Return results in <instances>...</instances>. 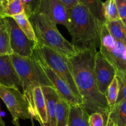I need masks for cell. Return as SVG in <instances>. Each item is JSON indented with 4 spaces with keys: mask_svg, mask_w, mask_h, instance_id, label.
<instances>
[{
    "mask_svg": "<svg viewBox=\"0 0 126 126\" xmlns=\"http://www.w3.org/2000/svg\"><path fill=\"white\" fill-rule=\"evenodd\" d=\"M11 0H7V1H8V2H9V1H11Z\"/></svg>",
    "mask_w": 126,
    "mask_h": 126,
    "instance_id": "cell-37",
    "label": "cell"
},
{
    "mask_svg": "<svg viewBox=\"0 0 126 126\" xmlns=\"http://www.w3.org/2000/svg\"><path fill=\"white\" fill-rule=\"evenodd\" d=\"M101 22L89 9L80 4L68 10L66 28L71 36L72 44L78 49L99 46Z\"/></svg>",
    "mask_w": 126,
    "mask_h": 126,
    "instance_id": "cell-2",
    "label": "cell"
},
{
    "mask_svg": "<svg viewBox=\"0 0 126 126\" xmlns=\"http://www.w3.org/2000/svg\"><path fill=\"white\" fill-rule=\"evenodd\" d=\"M105 23L109 33L116 40L126 44V27L121 19Z\"/></svg>",
    "mask_w": 126,
    "mask_h": 126,
    "instance_id": "cell-17",
    "label": "cell"
},
{
    "mask_svg": "<svg viewBox=\"0 0 126 126\" xmlns=\"http://www.w3.org/2000/svg\"><path fill=\"white\" fill-rule=\"evenodd\" d=\"M79 4L89 9L91 13L100 21L105 22L103 16V2L101 0H78Z\"/></svg>",
    "mask_w": 126,
    "mask_h": 126,
    "instance_id": "cell-20",
    "label": "cell"
},
{
    "mask_svg": "<svg viewBox=\"0 0 126 126\" xmlns=\"http://www.w3.org/2000/svg\"><path fill=\"white\" fill-rule=\"evenodd\" d=\"M0 85L14 87L23 93L22 81L10 55H0Z\"/></svg>",
    "mask_w": 126,
    "mask_h": 126,
    "instance_id": "cell-12",
    "label": "cell"
},
{
    "mask_svg": "<svg viewBox=\"0 0 126 126\" xmlns=\"http://www.w3.org/2000/svg\"><path fill=\"white\" fill-rule=\"evenodd\" d=\"M105 126H126V100L109 108Z\"/></svg>",
    "mask_w": 126,
    "mask_h": 126,
    "instance_id": "cell-14",
    "label": "cell"
},
{
    "mask_svg": "<svg viewBox=\"0 0 126 126\" xmlns=\"http://www.w3.org/2000/svg\"><path fill=\"white\" fill-rule=\"evenodd\" d=\"M3 20L8 32L13 54L23 57H31L37 43L27 38L12 17H5Z\"/></svg>",
    "mask_w": 126,
    "mask_h": 126,
    "instance_id": "cell-8",
    "label": "cell"
},
{
    "mask_svg": "<svg viewBox=\"0 0 126 126\" xmlns=\"http://www.w3.org/2000/svg\"><path fill=\"white\" fill-rule=\"evenodd\" d=\"M41 1H42V0H32L31 1L28 10L25 12L28 17H29L32 14L37 12L38 7H39Z\"/></svg>",
    "mask_w": 126,
    "mask_h": 126,
    "instance_id": "cell-28",
    "label": "cell"
},
{
    "mask_svg": "<svg viewBox=\"0 0 126 126\" xmlns=\"http://www.w3.org/2000/svg\"><path fill=\"white\" fill-rule=\"evenodd\" d=\"M37 12L46 16L56 24L66 27L68 10L59 0H42Z\"/></svg>",
    "mask_w": 126,
    "mask_h": 126,
    "instance_id": "cell-11",
    "label": "cell"
},
{
    "mask_svg": "<svg viewBox=\"0 0 126 126\" xmlns=\"http://www.w3.org/2000/svg\"><path fill=\"white\" fill-rule=\"evenodd\" d=\"M31 1L32 0H22V2L23 4V6L25 7V12H27V10H28V7H29V5L30 4Z\"/></svg>",
    "mask_w": 126,
    "mask_h": 126,
    "instance_id": "cell-30",
    "label": "cell"
},
{
    "mask_svg": "<svg viewBox=\"0 0 126 126\" xmlns=\"http://www.w3.org/2000/svg\"><path fill=\"white\" fill-rule=\"evenodd\" d=\"M0 17H2V18L6 17L4 12V8L1 1H0Z\"/></svg>",
    "mask_w": 126,
    "mask_h": 126,
    "instance_id": "cell-31",
    "label": "cell"
},
{
    "mask_svg": "<svg viewBox=\"0 0 126 126\" xmlns=\"http://www.w3.org/2000/svg\"><path fill=\"white\" fill-rule=\"evenodd\" d=\"M94 73L99 91L105 95L109 85L116 76V70L100 51H96L95 55Z\"/></svg>",
    "mask_w": 126,
    "mask_h": 126,
    "instance_id": "cell-10",
    "label": "cell"
},
{
    "mask_svg": "<svg viewBox=\"0 0 126 126\" xmlns=\"http://www.w3.org/2000/svg\"><path fill=\"white\" fill-rule=\"evenodd\" d=\"M17 74L22 81L23 94L29 107L32 118L35 119L36 111L33 100V90L38 86H50L51 83L37 63L33 55L31 57H23L16 54L10 55Z\"/></svg>",
    "mask_w": 126,
    "mask_h": 126,
    "instance_id": "cell-3",
    "label": "cell"
},
{
    "mask_svg": "<svg viewBox=\"0 0 126 126\" xmlns=\"http://www.w3.org/2000/svg\"><path fill=\"white\" fill-rule=\"evenodd\" d=\"M12 54L13 52L10 44L8 32L3 20L0 25V55H11Z\"/></svg>",
    "mask_w": 126,
    "mask_h": 126,
    "instance_id": "cell-21",
    "label": "cell"
},
{
    "mask_svg": "<svg viewBox=\"0 0 126 126\" xmlns=\"http://www.w3.org/2000/svg\"><path fill=\"white\" fill-rule=\"evenodd\" d=\"M70 105L62 97H59L56 106V126H65L68 124Z\"/></svg>",
    "mask_w": 126,
    "mask_h": 126,
    "instance_id": "cell-18",
    "label": "cell"
},
{
    "mask_svg": "<svg viewBox=\"0 0 126 126\" xmlns=\"http://www.w3.org/2000/svg\"><path fill=\"white\" fill-rule=\"evenodd\" d=\"M61 2H63V4L65 6L67 10L72 8L74 6L79 4L78 0H59Z\"/></svg>",
    "mask_w": 126,
    "mask_h": 126,
    "instance_id": "cell-29",
    "label": "cell"
},
{
    "mask_svg": "<svg viewBox=\"0 0 126 126\" xmlns=\"http://www.w3.org/2000/svg\"><path fill=\"white\" fill-rule=\"evenodd\" d=\"M103 6L105 22L120 19L115 0H106Z\"/></svg>",
    "mask_w": 126,
    "mask_h": 126,
    "instance_id": "cell-23",
    "label": "cell"
},
{
    "mask_svg": "<svg viewBox=\"0 0 126 126\" xmlns=\"http://www.w3.org/2000/svg\"><path fill=\"white\" fill-rule=\"evenodd\" d=\"M88 116L81 105H70L68 124L69 126H90Z\"/></svg>",
    "mask_w": 126,
    "mask_h": 126,
    "instance_id": "cell-16",
    "label": "cell"
},
{
    "mask_svg": "<svg viewBox=\"0 0 126 126\" xmlns=\"http://www.w3.org/2000/svg\"><path fill=\"white\" fill-rule=\"evenodd\" d=\"M0 98L11 113L14 126H21L20 119L32 118L25 97L19 89L0 85Z\"/></svg>",
    "mask_w": 126,
    "mask_h": 126,
    "instance_id": "cell-7",
    "label": "cell"
},
{
    "mask_svg": "<svg viewBox=\"0 0 126 126\" xmlns=\"http://www.w3.org/2000/svg\"><path fill=\"white\" fill-rule=\"evenodd\" d=\"M28 18L38 43L48 46L67 59L77 54L79 49L63 37L57 28V24L46 16L36 12Z\"/></svg>",
    "mask_w": 126,
    "mask_h": 126,
    "instance_id": "cell-4",
    "label": "cell"
},
{
    "mask_svg": "<svg viewBox=\"0 0 126 126\" xmlns=\"http://www.w3.org/2000/svg\"><path fill=\"white\" fill-rule=\"evenodd\" d=\"M119 92V82L118 78L116 76L109 85L105 94L107 105L109 108L115 105L117 102Z\"/></svg>",
    "mask_w": 126,
    "mask_h": 126,
    "instance_id": "cell-22",
    "label": "cell"
},
{
    "mask_svg": "<svg viewBox=\"0 0 126 126\" xmlns=\"http://www.w3.org/2000/svg\"><path fill=\"white\" fill-rule=\"evenodd\" d=\"M106 118L101 113H93L88 116V123L90 126H105Z\"/></svg>",
    "mask_w": 126,
    "mask_h": 126,
    "instance_id": "cell-26",
    "label": "cell"
},
{
    "mask_svg": "<svg viewBox=\"0 0 126 126\" xmlns=\"http://www.w3.org/2000/svg\"><path fill=\"white\" fill-rule=\"evenodd\" d=\"M2 17H0V22H2Z\"/></svg>",
    "mask_w": 126,
    "mask_h": 126,
    "instance_id": "cell-34",
    "label": "cell"
},
{
    "mask_svg": "<svg viewBox=\"0 0 126 126\" xmlns=\"http://www.w3.org/2000/svg\"><path fill=\"white\" fill-rule=\"evenodd\" d=\"M96 47L93 45L79 49L75 56L68 59V63L81 96L82 107L89 115L98 112L107 117L109 107L105 95L99 91L94 73Z\"/></svg>",
    "mask_w": 126,
    "mask_h": 126,
    "instance_id": "cell-1",
    "label": "cell"
},
{
    "mask_svg": "<svg viewBox=\"0 0 126 126\" xmlns=\"http://www.w3.org/2000/svg\"><path fill=\"white\" fill-rule=\"evenodd\" d=\"M36 46L47 65L67 84L82 105V100L81 96L75 85L68 63V59L45 45L37 43Z\"/></svg>",
    "mask_w": 126,
    "mask_h": 126,
    "instance_id": "cell-6",
    "label": "cell"
},
{
    "mask_svg": "<svg viewBox=\"0 0 126 126\" xmlns=\"http://www.w3.org/2000/svg\"><path fill=\"white\" fill-rule=\"evenodd\" d=\"M33 100L36 111L35 119L38 121L41 126H46L48 123L45 100L42 87L38 86L33 90Z\"/></svg>",
    "mask_w": 126,
    "mask_h": 126,
    "instance_id": "cell-15",
    "label": "cell"
},
{
    "mask_svg": "<svg viewBox=\"0 0 126 126\" xmlns=\"http://www.w3.org/2000/svg\"><path fill=\"white\" fill-rule=\"evenodd\" d=\"M121 20H122V22H123V23L124 24V25L126 27V17L125 18H124V19Z\"/></svg>",
    "mask_w": 126,
    "mask_h": 126,
    "instance_id": "cell-33",
    "label": "cell"
},
{
    "mask_svg": "<svg viewBox=\"0 0 126 126\" xmlns=\"http://www.w3.org/2000/svg\"><path fill=\"white\" fill-rule=\"evenodd\" d=\"M100 50L112 64L116 73L126 70V44L116 40L110 34L105 22L100 27Z\"/></svg>",
    "mask_w": 126,
    "mask_h": 126,
    "instance_id": "cell-5",
    "label": "cell"
},
{
    "mask_svg": "<svg viewBox=\"0 0 126 126\" xmlns=\"http://www.w3.org/2000/svg\"><path fill=\"white\" fill-rule=\"evenodd\" d=\"M0 1H1V3H2L4 8L5 9V7H6V6H7V3H8V1H7V0H0Z\"/></svg>",
    "mask_w": 126,
    "mask_h": 126,
    "instance_id": "cell-32",
    "label": "cell"
},
{
    "mask_svg": "<svg viewBox=\"0 0 126 126\" xmlns=\"http://www.w3.org/2000/svg\"><path fill=\"white\" fill-rule=\"evenodd\" d=\"M2 22H3V18H2V22H0V25H1V23H2Z\"/></svg>",
    "mask_w": 126,
    "mask_h": 126,
    "instance_id": "cell-35",
    "label": "cell"
},
{
    "mask_svg": "<svg viewBox=\"0 0 126 126\" xmlns=\"http://www.w3.org/2000/svg\"><path fill=\"white\" fill-rule=\"evenodd\" d=\"M65 126H69V124H66V125H65Z\"/></svg>",
    "mask_w": 126,
    "mask_h": 126,
    "instance_id": "cell-36",
    "label": "cell"
},
{
    "mask_svg": "<svg viewBox=\"0 0 126 126\" xmlns=\"http://www.w3.org/2000/svg\"><path fill=\"white\" fill-rule=\"evenodd\" d=\"M33 56L40 68L50 81L53 88L58 92L59 97L64 98L70 105H81L79 100L73 93L67 84L47 65L36 45L33 50Z\"/></svg>",
    "mask_w": 126,
    "mask_h": 126,
    "instance_id": "cell-9",
    "label": "cell"
},
{
    "mask_svg": "<svg viewBox=\"0 0 126 126\" xmlns=\"http://www.w3.org/2000/svg\"><path fill=\"white\" fill-rule=\"evenodd\" d=\"M119 82V92L117 102L119 103L126 100V70L116 73Z\"/></svg>",
    "mask_w": 126,
    "mask_h": 126,
    "instance_id": "cell-25",
    "label": "cell"
},
{
    "mask_svg": "<svg viewBox=\"0 0 126 126\" xmlns=\"http://www.w3.org/2000/svg\"><path fill=\"white\" fill-rule=\"evenodd\" d=\"M12 18L17 23L21 30L24 33V34L27 36L30 40L35 43H38V39L36 36L33 26L25 12H23L16 16H14Z\"/></svg>",
    "mask_w": 126,
    "mask_h": 126,
    "instance_id": "cell-19",
    "label": "cell"
},
{
    "mask_svg": "<svg viewBox=\"0 0 126 126\" xmlns=\"http://www.w3.org/2000/svg\"><path fill=\"white\" fill-rule=\"evenodd\" d=\"M6 17H12L25 12V7L22 0H11L4 9Z\"/></svg>",
    "mask_w": 126,
    "mask_h": 126,
    "instance_id": "cell-24",
    "label": "cell"
},
{
    "mask_svg": "<svg viewBox=\"0 0 126 126\" xmlns=\"http://www.w3.org/2000/svg\"><path fill=\"white\" fill-rule=\"evenodd\" d=\"M42 89L45 100L48 117L46 126H56V106L59 95L56 91L50 86H43Z\"/></svg>",
    "mask_w": 126,
    "mask_h": 126,
    "instance_id": "cell-13",
    "label": "cell"
},
{
    "mask_svg": "<svg viewBox=\"0 0 126 126\" xmlns=\"http://www.w3.org/2000/svg\"><path fill=\"white\" fill-rule=\"evenodd\" d=\"M121 20L126 17V0H115Z\"/></svg>",
    "mask_w": 126,
    "mask_h": 126,
    "instance_id": "cell-27",
    "label": "cell"
}]
</instances>
